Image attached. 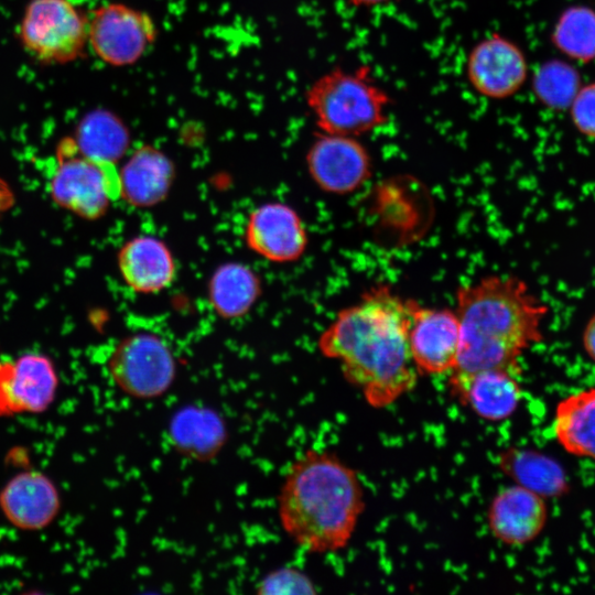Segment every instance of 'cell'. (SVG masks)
I'll use <instances>...</instances> for the list:
<instances>
[{"label":"cell","instance_id":"obj_1","mask_svg":"<svg viewBox=\"0 0 595 595\" xmlns=\"http://www.w3.org/2000/svg\"><path fill=\"white\" fill-rule=\"evenodd\" d=\"M411 303L388 284H376L318 336V351L339 363L344 378L374 408L390 405L416 383L408 344Z\"/></svg>","mask_w":595,"mask_h":595},{"label":"cell","instance_id":"obj_2","mask_svg":"<svg viewBox=\"0 0 595 595\" xmlns=\"http://www.w3.org/2000/svg\"><path fill=\"white\" fill-rule=\"evenodd\" d=\"M455 302L461 345L452 371L520 368L518 358L543 339L549 307L519 277L488 274L466 282L457 286Z\"/></svg>","mask_w":595,"mask_h":595},{"label":"cell","instance_id":"obj_3","mask_svg":"<svg viewBox=\"0 0 595 595\" xmlns=\"http://www.w3.org/2000/svg\"><path fill=\"white\" fill-rule=\"evenodd\" d=\"M286 536L310 553H329L350 541L365 509L357 473L336 454L307 450L286 469L278 495Z\"/></svg>","mask_w":595,"mask_h":595},{"label":"cell","instance_id":"obj_4","mask_svg":"<svg viewBox=\"0 0 595 595\" xmlns=\"http://www.w3.org/2000/svg\"><path fill=\"white\" fill-rule=\"evenodd\" d=\"M305 101L320 132L357 138L385 126L393 104L366 65L329 69L312 83Z\"/></svg>","mask_w":595,"mask_h":595},{"label":"cell","instance_id":"obj_5","mask_svg":"<svg viewBox=\"0 0 595 595\" xmlns=\"http://www.w3.org/2000/svg\"><path fill=\"white\" fill-rule=\"evenodd\" d=\"M56 158L50 180L52 199L78 217H102L110 203L120 197L116 165L84 155L72 138L62 140Z\"/></svg>","mask_w":595,"mask_h":595},{"label":"cell","instance_id":"obj_6","mask_svg":"<svg viewBox=\"0 0 595 595\" xmlns=\"http://www.w3.org/2000/svg\"><path fill=\"white\" fill-rule=\"evenodd\" d=\"M107 370L116 387L128 397L152 400L171 389L177 365L163 338L152 333H136L116 345Z\"/></svg>","mask_w":595,"mask_h":595},{"label":"cell","instance_id":"obj_7","mask_svg":"<svg viewBox=\"0 0 595 595\" xmlns=\"http://www.w3.org/2000/svg\"><path fill=\"white\" fill-rule=\"evenodd\" d=\"M26 52L45 64H65L83 52L88 22L69 0H31L19 25Z\"/></svg>","mask_w":595,"mask_h":595},{"label":"cell","instance_id":"obj_8","mask_svg":"<svg viewBox=\"0 0 595 595\" xmlns=\"http://www.w3.org/2000/svg\"><path fill=\"white\" fill-rule=\"evenodd\" d=\"M155 36L156 28L151 17L123 3L100 6L88 21V42L93 52L111 66L134 64Z\"/></svg>","mask_w":595,"mask_h":595},{"label":"cell","instance_id":"obj_9","mask_svg":"<svg viewBox=\"0 0 595 595\" xmlns=\"http://www.w3.org/2000/svg\"><path fill=\"white\" fill-rule=\"evenodd\" d=\"M58 386L56 367L46 355L25 353L0 359V418L47 411Z\"/></svg>","mask_w":595,"mask_h":595},{"label":"cell","instance_id":"obj_10","mask_svg":"<svg viewBox=\"0 0 595 595\" xmlns=\"http://www.w3.org/2000/svg\"><path fill=\"white\" fill-rule=\"evenodd\" d=\"M528 71L523 51L500 33H491L476 42L465 62V76L470 88L490 100L516 95L524 85Z\"/></svg>","mask_w":595,"mask_h":595},{"label":"cell","instance_id":"obj_11","mask_svg":"<svg viewBox=\"0 0 595 595\" xmlns=\"http://www.w3.org/2000/svg\"><path fill=\"white\" fill-rule=\"evenodd\" d=\"M313 182L324 192L348 195L372 174V159L357 137L318 132L306 155Z\"/></svg>","mask_w":595,"mask_h":595},{"label":"cell","instance_id":"obj_12","mask_svg":"<svg viewBox=\"0 0 595 595\" xmlns=\"http://www.w3.org/2000/svg\"><path fill=\"white\" fill-rule=\"evenodd\" d=\"M408 344L419 375L451 372L457 364L461 326L455 310L422 306L412 299Z\"/></svg>","mask_w":595,"mask_h":595},{"label":"cell","instance_id":"obj_13","mask_svg":"<svg viewBox=\"0 0 595 595\" xmlns=\"http://www.w3.org/2000/svg\"><path fill=\"white\" fill-rule=\"evenodd\" d=\"M245 241L252 252L275 263L296 261L309 244L301 216L280 202L264 203L249 214Z\"/></svg>","mask_w":595,"mask_h":595},{"label":"cell","instance_id":"obj_14","mask_svg":"<svg viewBox=\"0 0 595 595\" xmlns=\"http://www.w3.org/2000/svg\"><path fill=\"white\" fill-rule=\"evenodd\" d=\"M520 368L496 367L473 372L452 371V394L478 418L489 422L509 419L522 399Z\"/></svg>","mask_w":595,"mask_h":595},{"label":"cell","instance_id":"obj_15","mask_svg":"<svg viewBox=\"0 0 595 595\" xmlns=\"http://www.w3.org/2000/svg\"><path fill=\"white\" fill-rule=\"evenodd\" d=\"M61 508L56 485L40 470L20 472L0 490V510L7 521L20 530L47 528L58 517Z\"/></svg>","mask_w":595,"mask_h":595},{"label":"cell","instance_id":"obj_16","mask_svg":"<svg viewBox=\"0 0 595 595\" xmlns=\"http://www.w3.org/2000/svg\"><path fill=\"white\" fill-rule=\"evenodd\" d=\"M548 515L543 497L513 484L494 496L487 510V523L499 542L509 547H522L541 534Z\"/></svg>","mask_w":595,"mask_h":595},{"label":"cell","instance_id":"obj_17","mask_svg":"<svg viewBox=\"0 0 595 595\" xmlns=\"http://www.w3.org/2000/svg\"><path fill=\"white\" fill-rule=\"evenodd\" d=\"M117 262L125 283L138 293L160 292L175 279L172 251L154 236L140 235L128 240L120 248Z\"/></svg>","mask_w":595,"mask_h":595},{"label":"cell","instance_id":"obj_18","mask_svg":"<svg viewBox=\"0 0 595 595\" xmlns=\"http://www.w3.org/2000/svg\"><path fill=\"white\" fill-rule=\"evenodd\" d=\"M174 175L173 162L164 152L141 145L119 171L120 197L133 207L155 206L167 196Z\"/></svg>","mask_w":595,"mask_h":595},{"label":"cell","instance_id":"obj_19","mask_svg":"<svg viewBox=\"0 0 595 595\" xmlns=\"http://www.w3.org/2000/svg\"><path fill=\"white\" fill-rule=\"evenodd\" d=\"M169 439L182 455L196 461H208L223 448L227 430L216 411L187 405L171 418Z\"/></svg>","mask_w":595,"mask_h":595},{"label":"cell","instance_id":"obj_20","mask_svg":"<svg viewBox=\"0 0 595 595\" xmlns=\"http://www.w3.org/2000/svg\"><path fill=\"white\" fill-rule=\"evenodd\" d=\"M552 430L565 452L595 463V386L574 391L556 403Z\"/></svg>","mask_w":595,"mask_h":595},{"label":"cell","instance_id":"obj_21","mask_svg":"<svg viewBox=\"0 0 595 595\" xmlns=\"http://www.w3.org/2000/svg\"><path fill=\"white\" fill-rule=\"evenodd\" d=\"M501 470L518 484L544 499L569 493L570 483L559 462L530 448L509 447L499 455Z\"/></svg>","mask_w":595,"mask_h":595},{"label":"cell","instance_id":"obj_22","mask_svg":"<svg viewBox=\"0 0 595 595\" xmlns=\"http://www.w3.org/2000/svg\"><path fill=\"white\" fill-rule=\"evenodd\" d=\"M260 294L258 274L249 266L236 261L225 262L215 269L207 285L212 309L227 320L246 315Z\"/></svg>","mask_w":595,"mask_h":595},{"label":"cell","instance_id":"obj_23","mask_svg":"<svg viewBox=\"0 0 595 595\" xmlns=\"http://www.w3.org/2000/svg\"><path fill=\"white\" fill-rule=\"evenodd\" d=\"M84 155L115 164L126 154L130 137L123 122L108 110H95L79 122L74 139Z\"/></svg>","mask_w":595,"mask_h":595},{"label":"cell","instance_id":"obj_24","mask_svg":"<svg viewBox=\"0 0 595 595\" xmlns=\"http://www.w3.org/2000/svg\"><path fill=\"white\" fill-rule=\"evenodd\" d=\"M554 46L577 62L595 60V10L586 6L567 8L558 19L551 35Z\"/></svg>","mask_w":595,"mask_h":595},{"label":"cell","instance_id":"obj_25","mask_svg":"<svg viewBox=\"0 0 595 595\" xmlns=\"http://www.w3.org/2000/svg\"><path fill=\"white\" fill-rule=\"evenodd\" d=\"M581 87L578 72L560 60L544 62L532 76V90L536 98L552 110L570 108Z\"/></svg>","mask_w":595,"mask_h":595},{"label":"cell","instance_id":"obj_26","mask_svg":"<svg viewBox=\"0 0 595 595\" xmlns=\"http://www.w3.org/2000/svg\"><path fill=\"white\" fill-rule=\"evenodd\" d=\"M258 594H315L313 581L301 570L282 566L267 573L256 587Z\"/></svg>","mask_w":595,"mask_h":595},{"label":"cell","instance_id":"obj_27","mask_svg":"<svg viewBox=\"0 0 595 595\" xmlns=\"http://www.w3.org/2000/svg\"><path fill=\"white\" fill-rule=\"evenodd\" d=\"M570 111L575 128L583 136L595 139V83L580 88Z\"/></svg>","mask_w":595,"mask_h":595},{"label":"cell","instance_id":"obj_28","mask_svg":"<svg viewBox=\"0 0 595 595\" xmlns=\"http://www.w3.org/2000/svg\"><path fill=\"white\" fill-rule=\"evenodd\" d=\"M582 345L587 357L595 364V313L584 326Z\"/></svg>","mask_w":595,"mask_h":595},{"label":"cell","instance_id":"obj_29","mask_svg":"<svg viewBox=\"0 0 595 595\" xmlns=\"http://www.w3.org/2000/svg\"><path fill=\"white\" fill-rule=\"evenodd\" d=\"M14 203V195L9 184L0 180V214L8 210Z\"/></svg>","mask_w":595,"mask_h":595},{"label":"cell","instance_id":"obj_30","mask_svg":"<svg viewBox=\"0 0 595 595\" xmlns=\"http://www.w3.org/2000/svg\"><path fill=\"white\" fill-rule=\"evenodd\" d=\"M350 6L358 9H371L389 4L399 0H346Z\"/></svg>","mask_w":595,"mask_h":595}]
</instances>
